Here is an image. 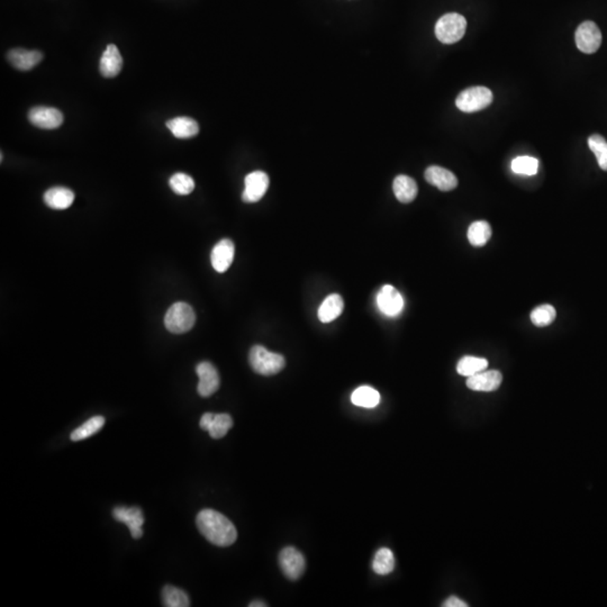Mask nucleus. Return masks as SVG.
<instances>
[{"mask_svg":"<svg viewBox=\"0 0 607 607\" xmlns=\"http://www.w3.org/2000/svg\"><path fill=\"white\" fill-rule=\"evenodd\" d=\"M198 530L210 543L230 547L238 539V531L226 516L214 510H203L196 517Z\"/></svg>","mask_w":607,"mask_h":607,"instance_id":"f257e3e1","label":"nucleus"},{"mask_svg":"<svg viewBox=\"0 0 607 607\" xmlns=\"http://www.w3.org/2000/svg\"><path fill=\"white\" fill-rule=\"evenodd\" d=\"M249 363L254 372L261 376H274L286 366V360L279 354L267 350L263 345H254L249 354Z\"/></svg>","mask_w":607,"mask_h":607,"instance_id":"f03ea898","label":"nucleus"},{"mask_svg":"<svg viewBox=\"0 0 607 607\" xmlns=\"http://www.w3.org/2000/svg\"><path fill=\"white\" fill-rule=\"evenodd\" d=\"M196 323V314L189 304L174 303L165 313V325L174 334L187 333Z\"/></svg>","mask_w":607,"mask_h":607,"instance_id":"7ed1b4c3","label":"nucleus"},{"mask_svg":"<svg viewBox=\"0 0 607 607\" xmlns=\"http://www.w3.org/2000/svg\"><path fill=\"white\" fill-rule=\"evenodd\" d=\"M466 30V18L457 13H449L436 23L435 35L444 44H454L463 39Z\"/></svg>","mask_w":607,"mask_h":607,"instance_id":"20e7f679","label":"nucleus"},{"mask_svg":"<svg viewBox=\"0 0 607 607\" xmlns=\"http://www.w3.org/2000/svg\"><path fill=\"white\" fill-rule=\"evenodd\" d=\"M494 96L490 89L486 87H472L460 92L456 105L463 113L479 112L492 103Z\"/></svg>","mask_w":607,"mask_h":607,"instance_id":"39448f33","label":"nucleus"},{"mask_svg":"<svg viewBox=\"0 0 607 607\" xmlns=\"http://www.w3.org/2000/svg\"><path fill=\"white\" fill-rule=\"evenodd\" d=\"M576 44L583 53H595L601 44V33L594 22L581 23L576 31Z\"/></svg>","mask_w":607,"mask_h":607,"instance_id":"423d86ee","label":"nucleus"},{"mask_svg":"<svg viewBox=\"0 0 607 607\" xmlns=\"http://www.w3.org/2000/svg\"><path fill=\"white\" fill-rule=\"evenodd\" d=\"M279 565L283 575L290 581H297L305 572L306 561L299 550L294 547H287L279 554Z\"/></svg>","mask_w":607,"mask_h":607,"instance_id":"0eeeda50","label":"nucleus"},{"mask_svg":"<svg viewBox=\"0 0 607 607\" xmlns=\"http://www.w3.org/2000/svg\"><path fill=\"white\" fill-rule=\"evenodd\" d=\"M28 121L42 130H56L63 123V113L53 107L38 106L31 109Z\"/></svg>","mask_w":607,"mask_h":607,"instance_id":"6e6552de","label":"nucleus"},{"mask_svg":"<svg viewBox=\"0 0 607 607\" xmlns=\"http://www.w3.org/2000/svg\"><path fill=\"white\" fill-rule=\"evenodd\" d=\"M199 383H198L197 392L201 397H210L215 394L221 385V379L218 374L217 369L213 366L212 363L203 361L198 363L196 367Z\"/></svg>","mask_w":607,"mask_h":607,"instance_id":"1a4fd4ad","label":"nucleus"},{"mask_svg":"<svg viewBox=\"0 0 607 607\" xmlns=\"http://www.w3.org/2000/svg\"><path fill=\"white\" fill-rule=\"evenodd\" d=\"M377 305L383 314L395 317L399 315L404 308V299L395 287L385 285L378 292Z\"/></svg>","mask_w":607,"mask_h":607,"instance_id":"9d476101","label":"nucleus"},{"mask_svg":"<svg viewBox=\"0 0 607 607\" xmlns=\"http://www.w3.org/2000/svg\"><path fill=\"white\" fill-rule=\"evenodd\" d=\"M244 185V192L242 194L243 201L249 203H257L268 190V174L263 172H251L245 177Z\"/></svg>","mask_w":607,"mask_h":607,"instance_id":"9b49d317","label":"nucleus"},{"mask_svg":"<svg viewBox=\"0 0 607 607\" xmlns=\"http://www.w3.org/2000/svg\"><path fill=\"white\" fill-rule=\"evenodd\" d=\"M201 428L207 431L213 439L224 438L227 432L233 426V419L228 414H213L205 413L201 416Z\"/></svg>","mask_w":607,"mask_h":607,"instance_id":"f8f14e48","label":"nucleus"},{"mask_svg":"<svg viewBox=\"0 0 607 607\" xmlns=\"http://www.w3.org/2000/svg\"><path fill=\"white\" fill-rule=\"evenodd\" d=\"M113 516L116 521L124 523L130 529L134 539H140L143 535L142 525L144 523V516L139 507H116L113 510Z\"/></svg>","mask_w":607,"mask_h":607,"instance_id":"ddd939ff","label":"nucleus"},{"mask_svg":"<svg viewBox=\"0 0 607 607\" xmlns=\"http://www.w3.org/2000/svg\"><path fill=\"white\" fill-rule=\"evenodd\" d=\"M235 247L233 242L228 239L221 240L213 248L210 254L213 268L217 272H225L233 263Z\"/></svg>","mask_w":607,"mask_h":607,"instance_id":"4468645a","label":"nucleus"},{"mask_svg":"<svg viewBox=\"0 0 607 607\" xmlns=\"http://www.w3.org/2000/svg\"><path fill=\"white\" fill-rule=\"evenodd\" d=\"M425 180L432 186L442 190L451 192L457 188L458 179L451 172L438 165H432L425 170Z\"/></svg>","mask_w":607,"mask_h":607,"instance_id":"2eb2a0df","label":"nucleus"},{"mask_svg":"<svg viewBox=\"0 0 607 607\" xmlns=\"http://www.w3.org/2000/svg\"><path fill=\"white\" fill-rule=\"evenodd\" d=\"M8 63L21 71L32 70L43 60V54L40 51L13 49L7 53Z\"/></svg>","mask_w":607,"mask_h":607,"instance_id":"dca6fc26","label":"nucleus"},{"mask_svg":"<svg viewBox=\"0 0 607 607\" xmlns=\"http://www.w3.org/2000/svg\"><path fill=\"white\" fill-rule=\"evenodd\" d=\"M503 376L497 370L481 372L467 379V387L476 392H494L499 390Z\"/></svg>","mask_w":607,"mask_h":607,"instance_id":"f3484780","label":"nucleus"},{"mask_svg":"<svg viewBox=\"0 0 607 607\" xmlns=\"http://www.w3.org/2000/svg\"><path fill=\"white\" fill-rule=\"evenodd\" d=\"M123 68V58L115 44L107 45L101 56L99 70L105 78H114L119 74Z\"/></svg>","mask_w":607,"mask_h":607,"instance_id":"a211bd4d","label":"nucleus"},{"mask_svg":"<svg viewBox=\"0 0 607 607\" xmlns=\"http://www.w3.org/2000/svg\"><path fill=\"white\" fill-rule=\"evenodd\" d=\"M44 203L52 210H67L74 201V194L65 187H53L44 194Z\"/></svg>","mask_w":607,"mask_h":607,"instance_id":"6ab92c4d","label":"nucleus"},{"mask_svg":"<svg viewBox=\"0 0 607 607\" xmlns=\"http://www.w3.org/2000/svg\"><path fill=\"white\" fill-rule=\"evenodd\" d=\"M167 127L177 139L186 140L194 138L199 132V125L195 119L190 117L172 118L167 122Z\"/></svg>","mask_w":607,"mask_h":607,"instance_id":"aec40b11","label":"nucleus"},{"mask_svg":"<svg viewBox=\"0 0 607 607\" xmlns=\"http://www.w3.org/2000/svg\"><path fill=\"white\" fill-rule=\"evenodd\" d=\"M392 189L396 198L403 203H412L419 192L415 180L405 174H401L395 178L392 183Z\"/></svg>","mask_w":607,"mask_h":607,"instance_id":"412c9836","label":"nucleus"},{"mask_svg":"<svg viewBox=\"0 0 607 607\" xmlns=\"http://www.w3.org/2000/svg\"><path fill=\"white\" fill-rule=\"evenodd\" d=\"M344 301L339 294L327 296L319 308V319L322 323H330L342 314Z\"/></svg>","mask_w":607,"mask_h":607,"instance_id":"4be33fe9","label":"nucleus"},{"mask_svg":"<svg viewBox=\"0 0 607 607\" xmlns=\"http://www.w3.org/2000/svg\"><path fill=\"white\" fill-rule=\"evenodd\" d=\"M351 401L356 406L374 408L381 401V395L372 387L361 386L352 392Z\"/></svg>","mask_w":607,"mask_h":607,"instance_id":"5701e85b","label":"nucleus"},{"mask_svg":"<svg viewBox=\"0 0 607 607\" xmlns=\"http://www.w3.org/2000/svg\"><path fill=\"white\" fill-rule=\"evenodd\" d=\"M395 568V557L392 550L381 548L374 554L372 569L377 575H388Z\"/></svg>","mask_w":607,"mask_h":607,"instance_id":"b1692460","label":"nucleus"},{"mask_svg":"<svg viewBox=\"0 0 607 607\" xmlns=\"http://www.w3.org/2000/svg\"><path fill=\"white\" fill-rule=\"evenodd\" d=\"M488 367V361L483 358L472 357L466 356L461 358L457 365L458 374L463 377H472L474 374L485 372Z\"/></svg>","mask_w":607,"mask_h":607,"instance_id":"393cba45","label":"nucleus"},{"mask_svg":"<svg viewBox=\"0 0 607 607\" xmlns=\"http://www.w3.org/2000/svg\"><path fill=\"white\" fill-rule=\"evenodd\" d=\"M103 425H105V417H103V416H94V417L85 422L81 426L76 429L71 433V441L77 442V441L88 439L90 436L97 433L98 431L101 430Z\"/></svg>","mask_w":607,"mask_h":607,"instance_id":"a878e982","label":"nucleus"},{"mask_svg":"<svg viewBox=\"0 0 607 607\" xmlns=\"http://www.w3.org/2000/svg\"><path fill=\"white\" fill-rule=\"evenodd\" d=\"M492 236V227L486 221L474 222L468 230V240L474 247H483Z\"/></svg>","mask_w":607,"mask_h":607,"instance_id":"bb28decb","label":"nucleus"},{"mask_svg":"<svg viewBox=\"0 0 607 607\" xmlns=\"http://www.w3.org/2000/svg\"><path fill=\"white\" fill-rule=\"evenodd\" d=\"M163 605L167 607H188L190 606L188 595L183 590L177 587L167 586L163 590Z\"/></svg>","mask_w":607,"mask_h":607,"instance_id":"cd10ccee","label":"nucleus"},{"mask_svg":"<svg viewBox=\"0 0 607 607\" xmlns=\"http://www.w3.org/2000/svg\"><path fill=\"white\" fill-rule=\"evenodd\" d=\"M510 169L514 174L534 176L539 170V160L533 156H517L510 163Z\"/></svg>","mask_w":607,"mask_h":607,"instance_id":"c85d7f7f","label":"nucleus"},{"mask_svg":"<svg viewBox=\"0 0 607 607\" xmlns=\"http://www.w3.org/2000/svg\"><path fill=\"white\" fill-rule=\"evenodd\" d=\"M588 147L595 154L599 168L607 172V142L606 140L599 134H594L588 139Z\"/></svg>","mask_w":607,"mask_h":607,"instance_id":"c756f323","label":"nucleus"},{"mask_svg":"<svg viewBox=\"0 0 607 607\" xmlns=\"http://www.w3.org/2000/svg\"><path fill=\"white\" fill-rule=\"evenodd\" d=\"M170 188L176 192L177 195L186 196L192 194L195 189V181L190 176L186 174H174L170 180H169Z\"/></svg>","mask_w":607,"mask_h":607,"instance_id":"7c9ffc66","label":"nucleus"},{"mask_svg":"<svg viewBox=\"0 0 607 607\" xmlns=\"http://www.w3.org/2000/svg\"><path fill=\"white\" fill-rule=\"evenodd\" d=\"M557 317V312L551 305H541L531 313V321L535 326L544 327L552 324Z\"/></svg>","mask_w":607,"mask_h":607,"instance_id":"2f4dec72","label":"nucleus"},{"mask_svg":"<svg viewBox=\"0 0 607 607\" xmlns=\"http://www.w3.org/2000/svg\"><path fill=\"white\" fill-rule=\"evenodd\" d=\"M443 606L444 607H467L468 604L465 603V601H461V599H458L456 596H451V597H449L447 601L443 603Z\"/></svg>","mask_w":607,"mask_h":607,"instance_id":"473e14b6","label":"nucleus"},{"mask_svg":"<svg viewBox=\"0 0 607 607\" xmlns=\"http://www.w3.org/2000/svg\"><path fill=\"white\" fill-rule=\"evenodd\" d=\"M249 606H250V607H265V606H268V605L265 604V603H263V601H252V603H251V604L249 605Z\"/></svg>","mask_w":607,"mask_h":607,"instance_id":"72a5a7b5","label":"nucleus"}]
</instances>
